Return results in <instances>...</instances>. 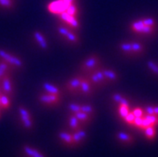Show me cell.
Returning a JSON list of instances; mask_svg holds the SVG:
<instances>
[{"instance_id": "obj_1", "label": "cell", "mask_w": 158, "mask_h": 157, "mask_svg": "<svg viewBox=\"0 0 158 157\" xmlns=\"http://www.w3.org/2000/svg\"><path fill=\"white\" fill-rule=\"evenodd\" d=\"M83 76H77L66 83L65 84V88H66L67 91L68 92H70L72 95H78V94H81L80 92V84L82 81Z\"/></svg>"}, {"instance_id": "obj_2", "label": "cell", "mask_w": 158, "mask_h": 157, "mask_svg": "<svg viewBox=\"0 0 158 157\" xmlns=\"http://www.w3.org/2000/svg\"><path fill=\"white\" fill-rule=\"evenodd\" d=\"M0 58L13 67H15V68H22L23 65V62L18 57H15V56L8 54L7 52L2 50V49H0Z\"/></svg>"}, {"instance_id": "obj_3", "label": "cell", "mask_w": 158, "mask_h": 157, "mask_svg": "<svg viewBox=\"0 0 158 157\" xmlns=\"http://www.w3.org/2000/svg\"><path fill=\"white\" fill-rule=\"evenodd\" d=\"M100 61V59L98 55H92L89 58H88L84 62V64L80 66V71L84 74L87 73L89 71L94 68L96 64H98Z\"/></svg>"}, {"instance_id": "obj_4", "label": "cell", "mask_w": 158, "mask_h": 157, "mask_svg": "<svg viewBox=\"0 0 158 157\" xmlns=\"http://www.w3.org/2000/svg\"><path fill=\"white\" fill-rule=\"evenodd\" d=\"M1 86H2V92L6 94L10 99H11L14 95V90H13V86H12L11 80H10V74H7L6 76L2 78Z\"/></svg>"}, {"instance_id": "obj_5", "label": "cell", "mask_w": 158, "mask_h": 157, "mask_svg": "<svg viewBox=\"0 0 158 157\" xmlns=\"http://www.w3.org/2000/svg\"><path fill=\"white\" fill-rule=\"evenodd\" d=\"M39 100L47 105H58L60 103V96L54 94L48 93L47 95H41L39 96Z\"/></svg>"}, {"instance_id": "obj_6", "label": "cell", "mask_w": 158, "mask_h": 157, "mask_svg": "<svg viewBox=\"0 0 158 157\" xmlns=\"http://www.w3.org/2000/svg\"><path fill=\"white\" fill-rule=\"evenodd\" d=\"M80 88L81 94L87 96V97H89V96H92L95 93V89L93 88L92 84H91L89 80L84 76H83L82 81H81Z\"/></svg>"}, {"instance_id": "obj_7", "label": "cell", "mask_w": 158, "mask_h": 157, "mask_svg": "<svg viewBox=\"0 0 158 157\" xmlns=\"http://www.w3.org/2000/svg\"><path fill=\"white\" fill-rule=\"evenodd\" d=\"M70 4L67 3L64 0H58L56 2H53L48 6V10L53 13H62L64 11H66L67 8Z\"/></svg>"}, {"instance_id": "obj_8", "label": "cell", "mask_w": 158, "mask_h": 157, "mask_svg": "<svg viewBox=\"0 0 158 157\" xmlns=\"http://www.w3.org/2000/svg\"><path fill=\"white\" fill-rule=\"evenodd\" d=\"M19 112L21 115V119H22L24 127L27 128V129H31L32 127V120L31 118L30 113L22 106L19 107Z\"/></svg>"}, {"instance_id": "obj_9", "label": "cell", "mask_w": 158, "mask_h": 157, "mask_svg": "<svg viewBox=\"0 0 158 157\" xmlns=\"http://www.w3.org/2000/svg\"><path fill=\"white\" fill-rule=\"evenodd\" d=\"M60 18L63 21L66 23L69 24L71 27L74 28H78L79 27V23L77 21L76 18H75L74 16L69 15V14L67 13L66 11H64L62 13H60Z\"/></svg>"}, {"instance_id": "obj_10", "label": "cell", "mask_w": 158, "mask_h": 157, "mask_svg": "<svg viewBox=\"0 0 158 157\" xmlns=\"http://www.w3.org/2000/svg\"><path fill=\"white\" fill-rule=\"evenodd\" d=\"M103 74L104 75V76L106 77L107 80L111 83H115V82H117L119 80V76L115 72L112 71V70L109 69H103L102 70Z\"/></svg>"}, {"instance_id": "obj_11", "label": "cell", "mask_w": 158, "mask_h": 157, "mask_svg": "<svg viewBox=\"0 0 158 157\" xmlns=\"http://www.w3.org/2000/svg\"><path fill=\"white\" fill-rule=\"evenodd\" d=\"M72 139H73V143H79L87 137V133L85 131L80 129L77 131H74L72 134Z\"/></svg>"}, {"instance_id": "obj_12", "label": "cell", "mask_w": 158, "mask_h": 157, "mask_svg": "<svg viewBox=\"0 0 158 157\" xmlns=\"http://www.w3.org/2000/svg\"><path fill=\"white\" fill-rule=\"evenodd\" d=\"M34 37L36 39V41H37V43L40 44V46L42 48V49H44V50H48V43H47L46 39H45V38L44 37V35H43L40 32L37 31H35Z\"/></svg>"}, {"instance_id": "obj_13", "label": "cell", "mask_w": 158, "mask_h": 157, "mask_svg": "<svg viewBox=\"0 0 158 157\" xmlns=\"http://www.w3.org/2000/svg\"><path fill=\"white\" fill-rule=\"evenodd\" d=\"M74 115H76V117L79 119V121L86 123L87 124H88V123H90L92 119L95 118V116L88 115V114L85 113V112H83V111H79L77 113H75Z\"/></svg>"}, {"instance_id": "obj_14", "label": "cell", "mask_w": 158, "mask_h": 157, "mask_svg": "<svg viewBox=\"0 0 158 157\" xmlns=\"http://www.w3.org/2000/svg\"><path fill=\"white\" fill-rule=\"evenodd\" d=\"M23 151L24 152L30 157H45L43 155L41 152H40L37 150L32 148V147H29V146H24L23 147Z\"/></svg>"}, {"instance_id": "obj_15", "label": "cell", "mask_w": 158, "mask_h": 157, "mask_svg": "<svg viewBox=\"0 0 158 157\" xmlns=\"http://www.w3.org/2000/svg\"><path fill=\"white\" fill-rule=\"evenodd\" d=\"M43 88L44 90H46L48 93L54 94V95H57V96H61V92L58 88L55 87V86L52 85V84H48V83H44L43 84Z\"/></svg>"}, {"instance_id": "obj_16", "label": "cell", "mask_w": 158, "mask_h": 157, "mask_svg": "<svg viewBox=\"0 0 158 157\" xmlns=\"http://www.w3.org/2000/svg\"><path fill=\"white\" fill-rule=\"evenodd\" d=\"M0 102H1V106H2V110H6L10 107V98L8 97L6 94H4L3 92L0 95Z\"/></svg>"}, {"instance_id": "obj_17", "label": "cell", "mask_w": 158, "mask_h": 157, "mask_svg": "<svg viewBox=\"0 0 158 157\" xmlns=\"http://www.w3.org/2000/svg\"><path fill=\"white\" fill-rule=\"evenodd\" d=\"M119 48L126 55H128V56H133L134 55V53L132 52L131 43H120L119 45Z\"/></svg>"}, {"instance_id": "obj_18", "label": "cell", "mask_w": 158, "mask_h": 157, "mask_svg": "<svg viewBox=\"0 0 158 157\" xmlns=\"http://www.w3.org/2000/svg\"><path fill=\"white\" fill-rule=\"evenodd\" d=\"M58 135L59 138L60 139H62L63 141H64L65 143H69V144L73 143V139H72V134L65 132V131H60Z\"/></svg>"}, {"instance_id": "obj_19", "label": "cell", "mask_w": 158, "mask_h": 157, "mask_svg": "<svg viewBox=\"0 0 158 157\" xmlns=\"http://www.w3.org/2000/svg\"><path fill=\"white\" fill-rule=\"evenodd\" d=\"M116 137H117V139H120V140H121L123 142H125V143H131V142L133 141V138L129 134L124 133V132H122V131L117 132Z\"/></svg>"}, {"instance_id": "obj_20", "label": "cell", "mask_w": 158, "mask_h": 157, "mask_svg": "<svg viewBox=\"0 0 158 157\" xmlns=\"http://www.w3.org/2000/svg\"><path fill=\"white\" fill-rule=\"evenodd\" d=\"M144 27H145V25L143 23V20H140V21L132 23V25H131L132 30L136 32H139V33H142V31Z\"/></svg>"}, {"instance_id": "obj_21", "label": "cell", "mask_w": 158, "mask_h": 157, "mask_svg": "<svg viewBox=\"0 0 158 157\" xmlns=\"http://www.w3.org/2000/svg\"><path fill=\"white\" fill-rule=\"evenodd\" d=\"M81 111L83 112H85V113L88 114V115H92V116H95L96 115V111H95V108L92 107L90 104H84V105H81V108H80Z\"/></svg>"}, {"instance_id": "obj_22", "label": "cell", "mask_w": 158, "mask_h": 157, "mask_svg": "<svg viewBox=\"0 0 158 157\" xmlns=\"http://www.w3.org/2000/svg\"><path fill=\"white\" fill-rule=\"evenodd\" d=\"M131 46H132V52H133L134 55H136V54H138L139 55V54H140L144 51V47H143V45H141L139 43H131Z\"/></svg>"}, {"instance_id": "obj_23", "label": "cell", "mask_w": 158, "mask_h": 157, "mask_svg": "<svg viewBox=\"0 0 158 157\" xmlns=\"http://www.w3.org/2000/svg\"><path fill=\"white\" fill-rule=\"evenodd\" d=\"M144 131H145V135L148 139H152L154 138L155 135H156V130L153 126H149V127H146Z\"/></svg>"}, {"instance_id": "obj_24", "label": "cell", "mask_w": 158, "mask_h": 157, "mask_svg": "<svg viewBox=\"0 0 158 157\" xmlns=\"http://www.w3.org/2000/svg\"><path fill=\"white\" fill-rule=\"evenodd\" d=\"M65 38H66L68 41H70L71 43H72L76 44L79 43V42H80V39H79L78 36L76 35L73 34L72 31L69 32V33L67 35V36Z\"/></svg>"}, {"instance_id": "obj_25", "label": "cell", "mask_w": 158, "mask_h": 157, "mask_svg": "<svg viewBox=\"0 0 158 157\" xmlns=\"http://www.w3.org/2000/svg\"><path fill=\"white\" fill-rule=\"evenodd\" d=\"M81 108V105L80 104H68V109L70 111L71 113H77L79 111H80Z\"/></svg>"}, {"instance_id": "obj_26", "label": "cell", "mask_w": 158, "mask_h": 157, "mask_svg": "<svg viewBox=\"0 0 158 157\" xmlns=\"http://www.w3.org/2000/svg\"><path fill=\"white\" fill-rule=\"evenodd\" d=\"M66 12L69 14V15L74 16L75 17L76 13H77V8H76V5H74V4H72V3L70 4V5L68 6V8H67Z\"/></svg>"}, {"instance_id": "obj_27", "label": "cell", "mask_w": 158, "mask_h": 157, "mask_svg": "<svg viewBox=\"0 0 158 157\" xmlns=\"http://www.w3.org/2000/svg\"><path fill=\"white\" fill-rule=\"evenodd\" d=\"M144 117L150 121L152 126L158 125V115H146Z\"/></svg>"}, {"instance_id": "obj_28", "label": "cell", "mask_w": 158, "mask_h": 157, "mask_svg": "<svg viewBox=\"0 0 158 157\" xmlns=\"http://www.w3.org/2000/svg\"><path fill=\"white\" fill-rule=\"evenodd\" d=\"M129 113V111H128V107H124V106L120 105L119 107V114H120V116L123 119L126 117L127 115Z\"/></svg>"}, {"instance_id": "obj_29", "label": "cell", "mask_w": 158, "mask_h": 157, "mask_svg": "<svg viewBox=\"0 0 158 157\" xmlns=\"http://www.w3.org/2000/svg\"><path fill=\"white\" fill-rule=\"evenodd\" d=\"M147 65H148V68L152 71L155 75H157L158 76V66L155 64L154 62L152 61H148L147 63Z\"/></svg>"}, {"instance_id": "obj_30", "label": "cell", "mask_w": 158, "mask_h": 157, "mask_svg": "<svg viewBox=\"0 0 158 157\" xmlns=\"http://www.w3.org/2000/svg\"><path fill=\"white\" fill-rule=\"evenodd\" d=\"M57 30H58L59 33H60V35L62 36H64V37H66L67 35L69 33V32L71 31L68 28L65 27H63V26H59L58 27H57Z\"/></svg>"}, {"instance_id": "obj_31", "label": "cell", "mask_w": 158, "mask_h": 157, "mask_svg": "<svg viewBox=\"0 0 158 157\" xmlns=\"http://www.w3.org/2000/svg\"><path fill=\"white\" fill-rule=\"evenodd\" d=\"M134 119H135V115H133L132 112H129V113L127 115V116L124 118V120L127 122L128 123L132 125L133 124V122H134Z\"/></svg>"}, {"instance_id": "obj_32", "label": "cell", "mask_w": 158, "mask_h": 157, "mask_svg": "<svg viewBox=\"0 0 158 157\" xmlns=\"http://www.w3.org/2000/svg\"><path fill=\"white\" fill-rule=\"evenodd\" d=\"M0 5L6 8H10L13 6V2L11 0H0Z\"/></svg>"}, {"instance_id": "obj_33", "label": "cell", "mask_w": 158, "mask_h": 157, "mask_svg": "<svg viewBox=\"0 0 158 157\" xmlns=\"http://www.w3.org/2000/svg\"><path fill=\"white\" fill-rule=\"evenodd\" d=\"M143 23H144V25L149 27H153L155 25V20L152 18H147L143 20Z\"/></svg>"}, {"instance_id": "obj_34", "label": "cell", "mask_w": 158, "mask_h": 157, "mask_svg": "<svg viewBox=\"0 0 158 157\" xmlns=\"http://www.w3.org/2000/svg\"><path fill=\"white\" fill-rule=\"evenodd\" d=\"M143 122V117H135L134 122H133V125H135L136 127H140L142 125Z\"/></svg>"}, {"instance_id": "obj_35", "label": "cell", "mask_w": 158, "mask_h": 157, "mask_svg": "<svg viewBox=\"0 0 158 157\" xmlns=\"http://www.w3.org/2000/svg\"><path fill=\"white\" fill-rule=\"evenodd\" d=\"M149 126H152L150 121H149L148 119H146L145 117H143L142 125H141V127H141V128H144V129H145L146 127H149Z\"/></svg>"}, {"instance_id": "obj_36", "label": "cell", "mask_w": 158, "mask_h": 157, "mask_svg": "<svg viewBox=\"0 0 158 157\" xmlns=\"http://www.w3.org/2000/svg\"><path fill=\"white\" fill-rule=\"evenodd\" d=\"M122 97L123 96L121 95H120L119 93H113L112 96V100H114L115 102H116V103H118V104L120 102V100L122 99Z\"/></svg>"}, {"instance_id": "obj_37", "label": "cell", "mask_w": 158, "mask_h": 157, "mask_svg": "<svg viewBox=\"0 0 158 157\" xmlns=\"http://www.w3.org/2000/svg\"><path fill=\"white\" fill-rule=\"evenodd\" d=\"M132 113L135 115V117H142L143 116V111L140 108H136L135 110H133Z\"/></svg>"}, {"instance_id": "obj_38", "label": "cell", "mask_w": 158, "mask_h": 157, "mask_svg": "<svg viewBox=\"0 0 158 157\" xmlns=\"http://www.w3.org/2000/svg\"><path fill=\"white\" fill-rule=\"evenodd\" d=\"M119 104H120V105L124 106V107H129V103H128V100L124 97H122V99L120 100V102L119 103Z\"/></svg>"}, {"instance_id": "obj_39", "label": "cell", "mask_w": 158, "mask_h": 157, "mask_svg": "<svg viewBox=\"0 0 158 157\" xmlns=\"http://www.w3.org/2000/svg\"><path fill=\"white\" fill-rule=\"evenodd\" d=\"M145 111H146L147 115H154L153 107H152V106H147L145 107Z\"/></svg>"}, {"instance_id": "obj_40", "label": "cell", "mask_w": 158, "mask_h": 157, "mask_svg": "<svg viewBox=\"0 0 158 157\" xmlns=\"http://www.w3.org/2000/svg\"><path fill=\"white\" fill-rule=\"evenodd\" d=\"M153 111H154V115H158V106L153 107Z\"/></svg>"}, {"instance_id": "obj_41", "label": "cell", "mask_w": 158, "mask_h": 157, "mask_svg": "<svg viewBox=\"0 0 158 157\" xmlns=\"http://www.w3.org/2000/svg\"><path fill=\"white\" fill-rule=\"evenodd\" d=\"M64 2H66L67 3H68V4H72L74 0H64Z\"/></svg>"}]
</instances>
